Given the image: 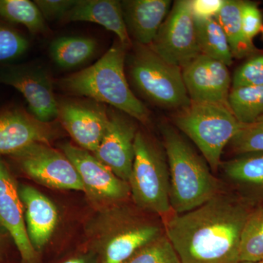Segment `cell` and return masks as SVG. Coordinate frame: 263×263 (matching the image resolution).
Wrapping results in <instances>:
<instances>
[{
	"label": "cell",
	"instance_id": "cell-1",
	"mask_svg": "<svg viewBox=\"0 0 263 263\" xmlns=\"http://www.w3.org/2000/svg\"><path fill=\"white\" fill-rule=\"evenodd\" d=\"M250 213L221 191L197 209L164 218V234L181 263H239L240 235Z\"/></svg>",
	"mask_w": 263,
	"mask_h": 263
},
{
	"label": "cell",
	"instance_id": "cell-2",
	"mask_svg": "<svg viewBox=\"0 0 263 263\" xmlns=\"http://www.w3.org/2000/svg\"><path fill=\"white\" fill-rule=\"evenodd\" d=\"M128 48L118 40L94 65L62 79L60 88L67 94L109 104L133 119L146 123L148 110L133 94L124 72Z\"/></svg>",
	"mask_w": 263,
	"mask_h": 263
},
{
	"label": "cell",
	"instance_id": "cell-3",
	"mask_svg": "<svg viewBox=\"0 0 263 263\" xmlns=\"http://www.w3.org/2000/svg\"><path fill=\"white\" fill-rule=\"evenodd\" d=\"M170 174V202L174 214L197 209L222 191L210 167L180 134L162 128Z\"/></svg>",
	"mask_w": 263,
	"mask_h": 263
},
{
	"label": "cell",
	"instance_id": "cell-4",
	"mask_svg": "<svg viewBox=\"0 0 263 263\" xmlns=\"http://www.w3.org/2000/svg\"><path fill=\"white\" fill-rule=\"evenodd\" d=\"M175 123L195 143L213 171L219 168L223 150L243 126L228 107L193 102L181 110Z\"/></svg>",
	"mask_w": 263,
	"mask_h": 263
},
{
	"label": "cell",
	"instance_id": "cell-5",
	"mask_svg": "<svg viewBox=\"0 0 263 263\" xmlns=\"http://www.w3.org/2000/svg\"><path fill=\"white\" fill-rule=\"evenodd\" d=\"M129 184L135 204L145 212L165 218L172 214L170 174L166 157L149 138L138 132Z\"/></svg>",
	"mask_w": 263,
	"mask_h": 263
},
{
	"label": "cell",
	"instance_id": "cell-6",
	"mask_svg": "<svg viewBox=\"0 0 263 263\" xmlns=\"http://www.w3.org/2000/svg\"><path fill=\"white\" fill-rule=\"evenodd\" d=\"M129 72L136 89L156 105L182 110L191 103L182 70L164 61L149 46L137 44Z\"/></svg>",
	"mask_w": 263,
	"mask_h": 263
},
{
	"label": "cell",
	"instance_id": "cell-7",
	"mask_svg": "<svg viewBox=\"0 0 263 263\" xmlns=\"http://www.w3.org/2000/svg\"><path fill=\"white\" fill-rule=\"evenodd\" d=\"M149 48L181 70L200 54L191 0L174 2Z\"/></svg>",
	"mask_w": 263,
	"mask_h": 263
},
{
	"label": "cell",
	"instance_id": "cell-8",
	"mask_svg": "<svg viewBox=\"0 0 263 263\" xmlns=\"http://www.w3.org/2000/svg\"><path fill=\"white\" fill-rule=\"evenodd\" d=\"M31 179L47 187L84 192L77 170L63 152L49 144L36 143L11 155Z\"/></svg>",
	"mask_w": 263,
	"mask_h": 263
},
{
	"label": "cell",
	"instance_id": "cell-9",
	"mask_svg": "<svg viewBox=\"0 0 263 263\" xmlns=\"http://www.w3.org/2000/svg\"><path fill=\"white\" fill-rule=\"evenodd\" d=\"M61 149L77 170L84 193L93 202L109 205L131 196L129 183L119 179L91 152L69 143L62 144Z\"/></svg>",
	"mask_w": 263,
	"mask_h": 263
},
{
	"label": "cell",
	"instance_id": "cell-10",
	"mask_svg": "<svg viewBox=\"0 0 263 263\" xmlns=\"http://www.w3.org/2000/svg\"><path fill=\"white\" fill-rule=\"evenodd\" d=\"M101 247V263H124L137 252L164 235V224L127 214H119Z\"/></svg>",
	"mask_w": 263,
	"mask_h": 263
},
{
	"label": "cell",
	"instance_id": "cell-11",
	"mask_svg": "<svg viewBox=\"0 0 263 263\" xmlns=\"http://www.w3.org/2000/svg\"><path fill=\"white\" fill-rule=\"evenodd\" d=\"M59 120L80 148L94 153L109 123L105 107L94 100H63L58 104Z\"/></svg>",
	"mask_w": 263,
	"mask_h": 263
},
{
	"label": "cell",
	"instance_id": "cell-12",
	"mask_svg": "<svg viewBox=\"0 0 263 263\" xmlns=\"http://www.w3.org/2000/svg\"><path fill=\"white\" fill-rule=\"evenodd\" d=\"M0 83L12 86L27 100L31 114L41 122L51 123L58 116V104L51 79L46 72L27 66L0 70Z\"/></svg>",
	"mask_w": 263,
	"mask_h": 263
},
{
	"label": "cell",
	"instance_id": "cell-13",
	"mask_svg": "<svg viewBox=\"0 0 263 263\" xmlns=\"http://www.w3.org/2000/svg\"><path fill=\"white\" fill-rule=\"evenodd\" d=\"M183 82L193 103L228 107L232 79L228 66L203 54L182 69Z\"/></svg>",
	"mask_w": 263,
	"mask_h": 263
},
{
	"label": "cell",
	"instance_id": "cell-14",
	"mask_svg": "<svg viewBox=\"0 0 263 263\" xmlns=\"http://www.w3.org/2000/svg\"><path fill=\"white\" fill-rule=\"evenodd\" d=\"M136 128L131 121L118 113L109 114L108 128L94 152L100 162L119 179L129 183L135 159Z\"/></svg>",
	"mask_w": 263,
	"mask_h": 263
},
{
	"label": "cell",
	"instance_id": "cell-15",
	"mask_svg": "<svg viewBox=\"0 0 263 263\" xmlns=\"http://www.w3.org/2000/svg\"><path fill=\"white\" fill-rule=\"evenodd\" d=\"M0 226L13 238L24 263H34L37 252L33 248L26 228L23 204L18 187L8 166L0 157Z\"/></svg>",
	"mask_w": 263,
	"mask_h": 263
},
{
	"label": "cell",
	"instance_id": "cell-16",
	"mask_svg": "<svg viewBox=\"0 0 263 263\" xmlns=\"http://www.w3.org/2000/svg\"><path fill=\"white\" fill-rule=\"evenodd\" d=\"M55 135L52 122H41L23 109L0 114V155H13L36 143L49 144Z\"/></svg>",
	"mask_w": 263,
	"mask_h": 263
},
{
	"label": "cell",
	"instance_id": "cell-17",
	"mask_svg": "<svg viewBox=\"0 0 263 263\" xmlns=\"http://www.w3.org/2000/svg\"><path fill=\"white\" fill-rule=\"evenodd\" d=\"M29 240L38 252L47 245L56 228L59 214L56 206L37 189L23 185L18 188Z\"/></svg>",
	"mask_w": 263,
	"mask_h": 263
},
{
	"label": "cell",
	"instance_id": "cell-18",
	"mask_svg": "<svg viewBox=\"0 0 263 263\" xmlns=\"http://www.w3.org/2000/svg\"><path fill=\"white\" fill-rule=\"evenodd\" d=\"M169 0H125L121 2L129 35L137 44L149 46L168 15Z\"/></svg>",
	"mask_w": 263,
	"mask_h": 263
},
{
	"label": "cell",
	"instance_id": "cell-19",
	"mask_svg": "<svg viewBox=\"0 0 263 263\" xmlns=\"http://www.w3.org/2000/svg\"><path fill=\"white\" fill-rule=\"evenodd\" d=\"M62 21L98 24L114 32L124 46L129 47L131 45L122 5L117 0H76V4Z\"/></svg>",
	"mask_w": 263,
	"mask_h": 263
},
{
	"label": "cell",
	"instance_id": "cell-20",
	"mask_svg": "<svg viewBox=\"0 0 263 263\" xmlns=\"http://www.w3.org/2000/svg\"><path fill=\"white\" fill-rule=\"evenodd\" d=\"M224 176L239 187L263 195V152L239 155L221 163Z\"/></svg>",
	"mask_w": 263,
	"mask_h": 263
},
{
	"label": "cell",
	"instance_id": "cell-21",
	"mask_svg": "<svg viewBox=\"0 0 263 263\" xmlns=\"http://www.w3.org/2000/svg\"><path fill=\"white\" fill-rule=\"evenodd\" d=\"M242 1L224 0V5L214 18L226 33L233 58L243 59L254 56L258 52L252 41L243 33L240 18Z\"/></svg>",
	"mask_w": 263,
	"mask_h": 263
},
{
	"label": "cell",
	"instance_id": "cell-22",
	"mask_svg": "<svg viewBox=\"0 0 263 263\" xmlns=\"http://www.w3.org/2000/svg\"><path fill=\"white\" fill-rule=\"evenodd\" d=\"M97 49V42L91 37L65 36L57 38L50 45L53 62L66 70L76 68L90 60Z\"/></svg>",
	"mask_w": 263,
	"mask_h": 263
},
{
	"label": "cell",
	"instance_id": "cell-23",
	"mask_svg": "<svg viewBox=\"0 0 263 263\" xmlns=\"http://www.w3.org/2000/svg\"><path fill=\"white\" fill-rule=\"evenodd\" d=\"M195 24L200 54L221 62L228 67L231 65L233 57L229 43L216 18H195Z\"/></svg>",
	"mask_w": 263,
	"mask_h": 263
},
{
	"label": "cell",
	"instance_id": "cell-24",
	"mask_svg": "<svg viewBox=\"0 0 263 263\" xmlns=\"http://www.w3.org/2000/svg\"><path fill=\"white\" fill-rule=\"evenodd\" d=\"M228 106L240 124L255 122L263 116V85L231 88Z\"/></svg>",
	"mask_w": 263,
	"mask_h": 263
},
{
	"label": "cell",
	"instance_id": "cell-25",
	"mask_svg": "<svg viewBox=\"0 0 263 263\" xmlns=\"http://www.w3.org/2000/svg\"><path fill=\"white\" fill-rule=\"evenodd\" d=\"M0 17L13 24H22L34 34L46 32V19L34 2L0 0Z\"/></svg>",
	"mask_w": 263,
	"mask_h": 263
},
{
	"label": "cell",
	"instance_id": "cell-26",
	"mask_svg": "<svg viewBox=\"0 0 263 263\" xmlns=\"http://www.w3.org/2000/svg\"><path fill=\"white\" fill-rule=\"evenodd\" d=\"M240 262L263 260V207L251 212L246 221L240 242Z\"/></svg>",
	"mask_w": 263,
	"mask_h": 263
},
{
	"label": "cell",
	"instance_id": "cell-27",
	"mask_svg": "<svg viewBox=\"0 0 263 263\" xmlns=\"http://www.w3.org/2000/svg\"><path fill=\"white\" fill-rule=\"evenodd\" d=\"M230 144L238 155L263 152V116L251 124H243Z\"/></svg>",
	"mask_w": 263,
	"mask_h": 263
},
{
	"label": "cell",
	"instance_id": "cell-28",
	"mask_svg": "<svg viewBox=\"0 0 263 263\" xmlns=\"http://www.w3.org/2000/svg\"><path fill=\"white\" fill-rule=\"evenodd\" d=\"M124 263H181L165 234L146 246Z\"/></svg>",
	"mask_w": 263,
	"mask_h": 263
},
{
	"label": "cell",
	"instance_id": "cell-29",
	"mask_svg": "<svg viewBox=\"0 0 263 263\" xmlns=\"http://www.w3.org/2000/svg\"><path fill=\"white\" fill-rule=\"evenodd\" d=\"M29 42L20 33L0 24V62L10 61L24 54Z\"/></svg>",
	"mask_w": 263,
	"mask_h": 263
},
{
	"label": "cell",
	"instance_id": "cell-30",
	"mask_svg": "<svg viewBox=\"0 0 263 263\" xmlns=\"http://www.w3.org/2000/svg\"><path fill=\"white\" fill-rule=\"evenodd\" d=\"M263 85V54L254 55L235 71L232 88Z\"/></svg>",
	"mask_w": 263,
	"mask_h": 263
},
{
	"label": "cell",
	"instance_id": "cell-31",
	"mask_svg": "<svg viewBox=\"0 0 263 263\" xmlns=\"http://www.w3.org/2000/svg\"><path fill=\"white\" fill-rule=\"evenodd\" d=\"M240 18L246 37L253 42L254 37L263 28L262 14L257 4L252 2L242 1Z\"/></svg>",
	"mask_w": 263,
	"mask_h": 263
},
{
	"label": "cell",
	"instance_id": "cell-32",
	"mask_svg": "<svg viewBox=\"0 0 263 263\" xmlns=\"http://www.w3.org/2000/svg\"><path fill=\"white\" fill-rule=\"evenodd\" d=\"M76 0H35L34 3L43 16L48 21L63 20L67 13L76 4Z\"/></svg>",
	"mask_w": 263,
	"mask_h": 263
},
{
	"label": "cell",
	"instance_id": "cell-33",
	"mask_svg": "<svg viewBox=\"0 0 263 263\" xmlns=\"http://www.w3.org/2000/svg\"><path fill=\"white\" fill-rule=\"evenodd\" d=\"M224 3V0H191V9L195 18H214Z\"/></svg>",
	"mask_w": 263,
	"mask_h": 263
},
{
	"label": "cell",
	"instance_id": "cell-34",
	"mask_svg": "<svg viewBox=\"0 0 263 263\" xmlns=\"http://www.w3.org/2000/svg\"><path fill=\"white\" fill-rule=\"evenodd\" d=\"M63 263H86V262L82 258H73L69 259Z\"/></svg>",
	"mask_w": 263,
	"mask_h": 263
},
{
	"label": "cell",
	"instance_id": "cell-35",
	"mask_svg": "<svg viewBox=\"0 0 263 263\" xmlns=\"http://www.w3.org/2000/svg\"><path fill=\"white\" fill-rule=\"evenodd\" d=\"M239 263H263V260L259 261V262H240Z\"/></svg>",
	"mask_w": 263,
	"mask_h": 263
},
{
	"label": "cell",
	"instance_id": "cell-36",
	"mask_svg": "<svg viewBox=\"0 0 263 263\" xmlns=\"http://www.w3.org/2000/svg\"><path fill=\"white\" fill-rule=\"evenodd\" d=\"M261 32H262V35H263V28H262V31H261Z\"/></svg>",
	"mask_w": 263,
	"mask_h": 263
}]
</instances>
